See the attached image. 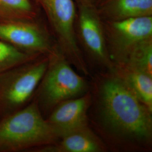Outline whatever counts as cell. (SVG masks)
I'll use <instances>...</instances> for the list:
<instances>
[{"instance_id": "obj_7", "label": "cell", "mask_w": 152, "mask_h": 152, "mask_svg": "<svg viewBox=\"0 0 152 152\" xmlns=\"http://www.w3.org/2000/svg\"><path fill=\"white\" fill-rule=\"evenodd\" d=\"M103 25L109 54L118 63L137 44L152 37V16L103 22Z\"/></svg>"}, {"instance_id": "obj_16", "label": "cell", "mask_w": 152, "mask_h": 152, "mask_svg": "<svg viewBox=\"0 0 152 152\" xmlns=\"http://www.w3.org/2000/svg\"><path fill=\"white\" fill-rule=\"evenodd\" d=\"M75 2H81L88 5L96 7L102 2V0H75Z\"/></svg>"}, {"instance_id": "obj_10", "label": "cell", "mask_w": 152, "mask_h": 152, "mask_svg": "<svg viewBox=\"0 0 152 152\" xmlns=\"http://www.w3.org/2000/svg\"><path fill=\"white\" fill-rule=\"evenodd\" d=\"M103 22L152 16V0H102L96 7Z\"/></svg>"}, {"instance_id": "obj_13", "label": "cell", "mask_w": 152, "mask_h": 152, "mask_svg": "<svg viewBox=\"0 0 152 152\" xmlns=\"http://www.w3.org/2000/svg\"><path fill=\"white\" fill-rule=\"evenodd\" d=\"M43 16L31 0H0V20H33Z\"/></svg>"}, {"instance_id": "obj_1", "label": "cell", "mask_w": 152, "mask_h": 152, "mask_svg": "<svg viewBox=\"0 0 152 152\" xmlns=\"http://www.w3.org/2000/svg\"><path fill=\"white\" fill-rule=\"evenodd\" d=\"M101 96L105 117L114 130L136 139L150 138L152 112L122 78L107 80Z\"/></svg>"}, {"instance_id": "obj_11", "label": "cell", "mask_w": 152, "mask_h": 152, "mask_svg": "<svg viewBox=\"0 0 152 152\" xmlns=\"http://www.w3.org/2000/svg\"><path fill=\"white\" fill-rule=\"evenodd\" d=\"M54 144L41 147L35 152H99L103 146L87 125L70 131L60 136Z\"/></svg>"}, {"instance_id": "obj_14", "label": "cell", "mask_w": 152, "mask_h": 152, "mask_svg": "<svg viewBox=\"0 0 152 152\" xmlns=\"http://www.w3.org/2000/svg\"><path fill=\"white\" fill-rule=\"evenodd\" d=\"M120 64H125L152 76V37L136 45Z\"/></svg>"}, {"instance_id": "obj_15", "label": "cell", "mask_w": 152, "mask_h": 152, "mask_svg": "<svg viewBox=\"0 0 152 152\" xmlns=\"http://www.w3.org/2000/svg\"><path fill=\"white\" fill-rule=\"evenodd\" d=\"M39 56L23 52L0 40V73Z\"/></svg>"}, {"instance_id": "obj_9", "label": "cell", "mask_w": 152, "mask_h": 152, "mask_svg": "<svg viewBox=\"0 0 152 152\" xmlns=\"http://www.w3.org/2000/svg\"><path fill=\"white\" fill-rule=\"evenodd\" d=\"M91 96L68 99L58 104L50 112L46 121L59 137L65 133L87 125V110Z\"/></svg>"}, {"instance_id": "obj_12", "label": "cell", "mask_w": 152, "mask_h": 152, "mask_svg": "<svg viewBox=\"0 0 152 152\" xmlns=\"http://www.w3.org/2000/svg\"><path fill=\"white\" fill-rule=\"evenodd\" d=\"M120 76L136 96L151 112L152 111V76L125 64H120Z\"/></svg>"}, {"instance_id": "obj_4", "label": "cell", "mask_w": 152, "mask_h": 152, "mask_svg": "<svg viewBox=\"0 0 152 152\" xmlns=\"http://www.w3.org/2000/svg\"><path fill=\"white\" fill-rule=\"evenodd\" d=\"M49 55L0 73V121L30 103L49 65Z\"/></svg>"}, {"instance_id": "obj_8", "label": "cell", "mask_w": 152, "mask_h": 152, "mask_svg": "<svg viewBox=\"0 0 152 152\" xmlns=\"http://www.w3.org/2000/svg\"><path fill=\"white\" fill-rule=\"evenodd\" d=\"M75 31L83 48L95 60L110 69L113 68L109 54L103 22L95 7L76 2Z\"/></svg>"}, {"instance_id": "obj_2", "label": "cell", "mask_w": 152, "mask_h": 152, "mask_svg": "<svg viewBox=\"0 0 152 152\" xmlns=\"http://www.w3.org/2000/svg\"><path fill=\"white\" fill-rule=\"evenodd\" d=\"M58 140L34 99L0 121V152L34 151Z\"/></svg>"}, {"instance_id": "obj_5", "label": "cell", "mask_w": 152, "mask_h": 152, "mask_svg": "<svg viewBox=\"0 0 152 152\" xmlns=\"http://www.w3.org/2000/svg\"><path fill=\"white\" fill-rule=\"evenodd\" d=\"M31 1L41 9L60 51L78 69L87 74V68L76 38L75 1Z\"/></svg>"}, {"instance_id": "obj_3", "label": "cell", "mask_w": 152, "mask_h": 152, "mask_svg": "<svg viewBox=\"0 0 152 152\" xmlns=\"http://www.w3.org/2000/svg\"><path fill=\"white\" fill-rule=\"evenodd\" d=\"M49 56L48 68L33 99L45 117L58 104L77 98L87 87L84 79L71 68L58 46Z\"/></svg>"}, {"instance_id": "obj_6", "label": "cell", "mask_w": 152, "mask_h": 152, "mask_svg": "<svg viewBox=\"0 0 152 152\" xmlns=\"http://www.w3.org/2000/svg\"><path fill=\"white\" fill-rule=\"evenodd\" d=\"M43 16L33 20H0V40L28 54H51L58 46Z\"/></svg>"}]
</instances>
